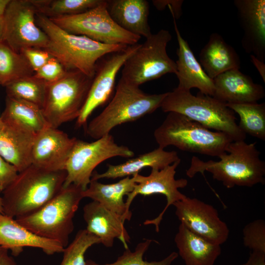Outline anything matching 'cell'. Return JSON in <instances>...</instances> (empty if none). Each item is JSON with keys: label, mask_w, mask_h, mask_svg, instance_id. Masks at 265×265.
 Listing matches in <instances>:
<instances>
[{"label": "cell", "mask_w": 265, "mask_h": 265, "mask_svg": "<svg viewBox=\"0 0 265 265\" xmlns=\"http://www.w3.org/2000/svg\"><path fill=\"white\" fill-rule=\"evenodd\" d=\"M80 187L71 184L38 211L15 218L32 233L59 242L65 248L74 229L73 218L83 198Z\"/></svg>", "instance_id": "7"}, {"label": "cell", "mask_w": 265, "mask_h": 265, "mask_svg": "<svg viewBox=\"0 0 265 265\" xmlns=\"http://www.w3.org/2000/svg\"><path fill=\"white\" fill-rule=\"evenodd\" d=\"M133 156L132 150L118 145L110 133L92 142L77 139L66 163L63 186L73 184L85 190L94 169L101 162L115 157L128 158Z\"/></svg>", "instance_id": "11"}, {"label": "cell", "mask_w": 265, "mask_h": 265, "mask_svg": "<svg viewBox=\"0 0 265 265\" xmlns=\"http://www.w3.org/2000/svg\"><path fill=\"white\" fill-rule=\"evenodd\" d=\"M4 27L3 19H0V43L3 42Z\"/></svg>", "instance_id": "44"}, {"label": "cell", "mask_w": 265, "mask_h": 265, "mask_svg": "<svg viewBox=\"0 0 265 265\" xmlns=\"http://www.w3.org/2000/svg\"><path fill=\"white\" fill-rule=\"evenodd\" d=\"M234 5L243 30L241 45L245 51L265 60V0H235Z\"/></svg>", "instance_id": "17"}, {"label": "cell", "mask_w": 265, "mask_h": 265, "mask_svg": "<svg viewBox=\"0 0 265 265\" xmlns=\"http://www.w3.org/2000/svg\"><path fill=\"white\" fill-rule=\"evenodd\" d=\"M99 243L100 238L86 229L79 230L72 242L64 248L60 265H86L85 252L91 246Z\"/></svg>", "instance_id": "33"}, {"label": "cell", "mask_w": 265, "mask_h": 265, "mask_svg": "<svg viewBox=\"0 0 265 265\" xmlns=\"http://www.w3.org/2000/svg\"><path fill=\"white\" fill-rule=\"evenodd\" d=\"M154 136L161 149L174 146L184 151L218 158L233 141L226 134L208 129L175 112L168 113Z\"/></svg>", "instance_id": "6"}, {"label": "cell", "mask_w": 265, "mask_h": 265, "mask_svg": "<svg viewBox=\"0 0 265 265\" xmlns=\"http://www.w3.org/2000/svg\"><path fill=\"white\" fill-rule=\"evenodd\" d=\"M32 0H11L4 13L3 42L17 53L27 48L45 49L49 39L37 26Z\"/></svg>", "instance_id": "12"}, {"label": "cell", "mask_w": 265, "mask_h": 265, "mask_svg": "<svg viewBox=\"0 0 265 265\" xmlns=\"http://www.w3.org/2000/svg\"><path fill=\"white\" fill-rule=\"evenodd\" d=\"M77 140L58 128L48 126L35 136L31 164L48 170H65Z\"/></svg>", "instance_id": "16"}, {"label": "cell", "mask_w": 265, "mask_h": 265, "mask_svg": "<svg viewBox=\"0 0 265 265\" xmlns=\"http://www.w3.org/2000/svg\"><path fill=\"white\" fill-rule=\"evenodd\" d=\"M37 26L46 34L49 42L44 49L57 59L66 71H77L93 78L97 64L110 53L122 51L128 46L101 43L85 36L63 30L49 18L37 13Z\"/></svg>", "instance_id": "2"}, {"label": "cell", "mask_w": 265, "mask_h": 265, "mask_svg": "<svg viewBox=\"0 0 265 265\" xmlns=\"http://www.w3.org/2000/svg\"><path fill=\"white\" fill-rule=\"evenodd\" d=\"M251 61L256 68L264 82H265V64L253 54H250Z\"/></svg>", "instance_id": "42"}, {"label": "cell", "mask_w": 265, "mask_h": 265, "mask_svg": "<svg viewBox=\"0 0 265 265\" xmlns=\"http://www.w3.org/2000/svg\"><path fill=\"white\" fill-rule=\"evenodd\" d=\"M241 265H265V252L252 251L248 261Z\"/></svg>", "instance_id": "40"}, {"label": "cell", "mask_w": 265, "mask_h": 265, "mask_svg": "<svg viewBox=\"0 0 265 265\" xmlns=\"http://www.w3.org/2000/svg\"><path fill=\"white\" fill-rule=\"evenodd\" d=\"M83 211L87 225L86 229L98 237L101 243L106 247H111L114 239L118 238L125 249L128 248L127 243L130 242V237L124 226L126 220L123 216L94 201L86 204Z\"/></svg>", "instance_id": "18"}, {"label": "cell", "mask_w": 265, "mask_h": 265, "mask_svg": "<svg viewBox=\"0 0 265 265\" xmlns=\"http://www.w3.org/2000/svg\"><path fill=\"white\" fill-rule=\"evenodd\" d=\"M160 108L164 112L182 114L210 130L222 132L233 141L245 140L246 134L237 123L235 113L212 96L176 87L167 92Z\"/></svg>", "instance_id": "4"}, {"label": "cell", "mask_w": 265, "mask_h": 265, "mask_svg": "<svg viewBox=\"0 0 265 265\" xmlns=\"http://www.w3.org/2000/svg\"><path fill=\"white\" fill-rule=\"evenodd\" d=\"M212 97L226 104L253 103L264 98V87L239 69L227 71L213 79Z\"/></svg>", "instance_id": "20"}, {"label": "cell", "mask_w": 265, "mask_h": 265, "mask_svg": "<svg viewBox=\"0 0 265 265\" xmlns=\"http://www.w3.org/2000/svg\"><path fill=\"white\" fill-rule=\"evenodd\" d=\"M47 85V82L33 75L16 80L4 87L7 97L30 102L42 109Z\"/></svg>", "instance_id": "31"}, {"label": "cell", "mask_w": 265, "mask_h": 265, "mask_svg": "<svg viewBox=\"0 0 265 265\" xmlns=\"http://www.w3.org/2000/svg\"><path fill=\"white\" fill-rule=\"evenodd\" d=\"M104 0H32L37 13L48 18L72 15L94 8Z\"/></svg>", "instance_id": "32"}, {"label": "cell", "mask_w": 265, "mask_h": 265, "mask_svg": "<svg viewBox=\"0 0 265 265\" xmlns=\"http://www.w3.org/2000/svg\"><path fill=\"white\" fill-rule=\"evenodd\" d=\"M21 53L26 57L34 72L53 57L48 51L40 48H27Z\"/></svg>", "instance_id": "37"}, {"label": "cell", "mask_w": 265, "mask_h": 265, "mask_svg": "<svg viewBox=\"0 0 265 265\" xmlns=\"http://www.w3.org/2000/svg\"><path fill=\"white\" fill-rule=\"evenodd\" d=\"M1 121V120H0V122Z\"/></svg>", "instance_id": "46"}, {"label": "cell", "mask_w": 265, "mask_h": 265, "mask_svg": "<svg viewBox=\"0 0 265 265\" xmlns=\"http://www.w3.org/2000/svg\"><path fill=\"white\" fill-rule=\"evenodd\" d=\"M67 72L62 64L52 57L45 64L36 71L34 76L50 83L61 78Z\"/></svg>", "instance_id": "36"}, {"label": "cell", "mask_w": 265, "mask_h": 265, "mask_svg": "<svg viewBox=\"0 0 265 265\" xmlns=\"http://www.w3.org/2000/svg\"><path fill=\"white\" fill-rule=\"evenodd\" d=\"M239 117L238 126L245 134L265 140V104H226Z\"/></svg>", "instance_id": "29"}, {"label": "cell", "mask_w": 265, "mask_h": 265, "mask_svg": "<svg viewBox=\"0 0 265 265\" xmlns=\"http://www.w3.org/2000/svg\"><path fill=\"white\" fill-rule=\"evenodd\" d=\"M199 62L212 80L227 71L240 68V59L237 52L217 33L210 36L200 52Z\"/></svg>", "instance_id": "25"}, {"label": "cell", "mask_w": 265, "mask_h": 265, "mask_svg": "<svg viewBox=\"0 0 265 265\" xmlns=\"http://www.w3.org/2000/svg\"><path fill=\"white\" fill-rule=\"evenodd\" d=\"M0 213H3L2 206V200L1 197L0 196Z\"/></svg>", "instance_id": "45"}, {"label": "cell", "mask_w": 265, "mask_h": 265, "mask_svg": "<svg viewBox=\"0 0 265 265\" xmlns=\"http://www.w3.org/2000/svg\"><path fill=\"white\" fill-rule=\"evenodd\" d=\"M8 250L0 247V265H17L8 254Z\"/></svg>", "instance_id": "41"}, {"label": "cell", "mask_w": 265, "mask_h": 265, "mask_svg": "<svg viewBox=\"0 0 265 265\" xmlns=\"http://www.w3.org/2000/svg\"><path fill=\"white\" fill-rule=\"evenodd\" d=\"M174 241L186 265H214L220 245L212 243L180 223Z\"/></svg>", "instance_id": "27"}, {"label": "cell", "mask_w": 265, "mask_h": 265, "mask_svg": "<svg viewBox=\"0 0 265 265\" xmlns=\"http://www.w3.org/2000/svg\"><path fill=\"white\" fill-rule=\"evenodd\" d=\"M181 223L209 242L221 245L227 240L229 230L212 205L186 196L173 205Z\"/></svg>", "instance_id": "15"}, {"label": "cell", "mask_w": 265, "mask_h": 265, "mask_svg": "<svg viewBox=\"0 0 265 265\" xmlns=\"http://www.w3.org/2000/svg\"><path fill=\"white\" fill-rule=\"evenodd\" d=\"M34 73L22 53L16 52L4 42L0 43V85L5 86Z\"/></svg>", "instance_id": "30"}, {"label": "cell", "mask_w": 265, "mask_h": 265, "mask_svg": "<svg viewBox=\"0 0 265 265\" xmlns=\"http://www.w3.org/2000/svg\"><path fill=\"white\" fill-rule=\"evenodd\" d=\"M65 170H46L33 164L18 172L1 196L3 213L14 218L31 214L61 190Z\"/></svg>", "instance_id": "3"}, {"label": "cell", "mask_w": 265, "mask_h": 265, "mask_svg": "<svg viewBox=\"0 0 265 265\" xmlns=\"http://www.w3.org/2000/svg\"><path fill=\"white\" fill-rule=\"evenodd\" d=\"M0 120L23 127L35 134L49 126L40 107L26 101L7 96Z\"/></svg>", "instance_id": "28"}, {"label": "cell", "mask_w": 265, "mask_h": 265, "mask_svg": "<svg viewBox=\"0 0 265 265\" xmlns=\"http://www.w3.org/2000/svg\"><path fill=\"white\" fill-rule=\"evenodd\" d=\"M0 247L18 256L24 247L38 248L48 255L63 252L64 247L59 242L40 237L30 232L13 217L0 213Z\"/></svg>", "instance_id": "21"}, {"label": "cell", "mask_w": 265, "mask_h": 265, "mask_svg": "<svg viewBox=\"0 0 265 265\" xmlns=\"http://www.w3.org/2000/svg\"><path fill=\"white\" fill-rule=\"evenodd\" d=\"M180 159L175 151H167L158 147L155 150L117 164H107V169L103 173L94 171L91 179H116L133 176L143 168L151 167L161 169Z\"/></svg>", "instance_id": "26"}, {"label": "cell", "mask_w": 265, "mask_h": 265, "mask_svg": "<svg viewBox=\"0 0 265 265\" xmlns=\"http://www.w3.org/2000/svg\"><path fill=\"white\" fill-rule=\"evenodd\" d=\"M140 45L137 43L128 46L125 49L110 53L99 60L86 100L77 119V127L86 124L95 109L108 101L113 92L118 72Z\"/></svg>", "instance_id": "13"}, {"label": "cell", "mask_w": 265, "mask_h": 265, "mask_svg": "<svg viewBox=\"0 0 265 265\" xmlns=\"http://www.w3.org/2000/svg\"><path fill=\"white\" fill-rule=\"evenodd\" d=\"M244 245L252 251L265 252V221L258 219L246 225L242 230Z\"/></svg>", "instance_id": "35"}, {"label": "cell", "mask_w": 265, "mask_h": 265, "mask_svg": "<svg viewBox=\"0 0 265 265\" xmlns=\"http://www.w3.org/2000/svg\"><path fill=\"white\" fill-rule=\"evenodd\" d=\"M182 0H154L152 2L158 10H163L167 6L170 11L173 12L176 20L182 15Z\"/></svg>", "instance_id": "39"}, {"label": "cell", "mask_w": 265, "mask_h": 265, "mask_svg": "<svg viewBox=\"0 0 265 265\" xmlns=\"http://www.w3.org/2000/svg\"><path fill=\"white\" fill-rule=\"evenodd\" d=\"M107 11L121 28L145 38L152 33L148 23L149 2L146 0H106Z\"/></svg>", "instance_id": "23"}, {"label": "cell", "mask_w": 265, "mask_h": 265, "mask_svg": "<svg viewBox=\"0 0 265 265\" xmlns=\"http://www.w3.org/2000/svg\"><path fill=\"white\" fill-rule=\"evenodd\" d=\"M171 39L170 32L164 29L146 38L124 63L121 79L139 87L166 74L176 75L175 61L170 58L166 52L167 45Z\"/></svg>", "instance_id": "9"}, {"label": "cell", "mask_w": 265, "mask_h": 265, "mask_svg": "<svg viewBox=\"0 0 265 265\" xmlns=\"http://www.w3.org/2000/svg\"><path fill=\"white\" fill-rule=\"evenodd\" d=\"M36 134L23 127L0 122V155L18 172L31 164V151Z\"/></svg>", "instance_id": "22"}, {"label": "cell", "mask_w": 265, "mask_h": 265, "mask_svg": "<svg viewBox=\"0 0 265 265\" xmlns=\"http://www.w3.org/2000/svg\"><path fill=\"white\" fill-rule=\"evenodd\" d=\"M49 18L68 32L105 44L131 46L137 44L141 38L124 30L112 20L105 0L99 5L81 13Z\"/></svg>", "instance_id": "10"}, {"label": "cell", "mask_w": 265, "mask_h": 265, "mask_svg": "<svg viewBox=\"0 0 265 265\" xmlns=\"http://www.w3.org/2000/svg\"><path fill=\"white\" fill-rule=\"evenodd\" d=\"M18 173L16 168L0 155V195L14 180Z\"/></svg>", "instance_id": "38"}, {"label": "cell", "mask_w": 265, "mask_h": 265, "mask_svg": "<svg viewBox=\"0 0 265 265\" xmlns=\"http://www.w3.org/2000/svg\"><path fill=\"white\" fill-rule=\"evenodd\" d=\"M11 0H0V19H3L6 9Z\"/></svg>", "instance_id": "43"}, {"label": "cell", "mask_w": 265, "mask_h": 265, "mask_svg": "<svg viewBox=\"0 0 265 265\" xmlns=\"http://www.w3.org/2000/svg\"><path fill=\"white\" fill-rule=\"evenodd\" d=\"M135 184L133 176L124 177L116 183L109 184L91 179L87 188L83 190L82 196L123 216L126 220H130L132 212L127 210L123 197L133 190Z\"/></svg>", "instance_id": "24"}, {"label": "cell", "mask_w": 265, "mask_h": 265, "mask_svg": "<svg viewBox=\"0 0 265 265\" xmlns=\"http://www.w3.org/2000/svg\"><path fill=\"white\" fill-rule=\"evenodd\" d=\"M170 12L179 46L177 50L178 59L175 62L176 75L179 80L177 87L188 91L196 88L200 93L213 96L214 90L213 80L207 75L195 58L188 43L180 33L173 12Z\"/></svg>", "instance_id": "19"}, {"label": "cell", "mask_w": 265, "mask_h": 265, "mask_svg": "<svg viewBox=\"0 0 265 265\" xmlns=\"http://www.w3.org/2000/svg\"><path fill=\"white\" fill-rule=\"evenodd\" d=\"M167 94H147L139 86L120 79L112 100L89 122L85 132L95 140L109 134L117 126L136 121L154 112L160 107Z\"/></svg>", "instance_id": "5"}, {"label": "cell", "mask_w": 265, "mask_h": 265, "mask_svg": "<svg viewBox=\"0 0 265 265\" xmlns=\"http://www.w3.org/2000/svg\"><path fill=\"white\" fill-rule=\"evenodd\" d=\"M153 241L152 239H147L139 243L133 252L129 248L126 249L123 254L113 263L100 265L91 260H87L86 265H171L178 256V254L175 252H172L160 261L149 262L143 260V255Z\"/></svg>", "instance_id": "34"}, {"label": "cell", "mask_w": 265, "mask_h": 265, "mask_svg": "<svg viewBox=\"0 0 265 265\" xmlns=\"http://www.w3.org/2000/svg\"><path fill=\"white\" fill-rule=\"evenodd\" d=\"M93 79L79 71H67L60 79L48 83L42 110L49 126L58 128L78 119Z\"/></svg>", "instance_id": "8"}, {"label": "cell", "mask_w": 265, "mask_h": 265, "mask_svg": "<svg viewBox=\"0 0 265 265\" xmlns=\"http://www.w3.org/2000/svg\"><path fill=\"white\" fill-rule=\"evenodd\" d=\"M218 161H204L193 156L186 175L193 177L205 171L212 174L213 179L221 182L227 188L235 186L252 187L265 182V162L260 159L256 142L244 140L232 141Z\"/></svg>", "instance_id": "1"}, {"label": "cell", "mask_w": 265, "mask_h": 265, "mask_svg": "<svg viewBox=\"0 0 265 265\" xmlns=\"http://www.w3.org/2000/svg\"><path fill=\"white\" fill-rule=\"evenodd\" d=\"M180 162L181 159L161 169L152 168L150 174L147 176L139 173L133 176L136 184L133 190L127 195V198L125 201L128 211H130L131 203L137 195L149 196L154 194H161L166 198V205L160 213L156 218L147 220L144 222V225H154L157 232L159 231V226L163 214L169 207L186 196L182 193L179 189L186 186L187 180L184 178H175L176 169Z\"/></svg>", "instance_id": "14"}]
</instances>
